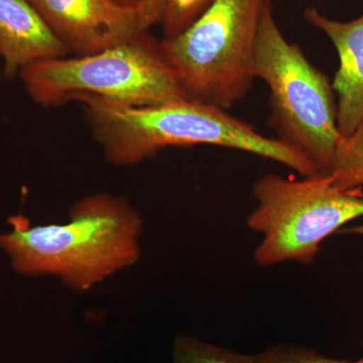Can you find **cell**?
Wrapping results in <instances>:
<instances>
[{
    "mask_svg": "<svg viewBox=\"0 0 363 363\" xmlns=\"http://www.w3.org/2000/svg\"><path fill=\"white\" fill-rule=\"evenodd\" d=\"M255 363H347L317 351L291 344H279L255 354Z\"/></svg>",
    "mask_w": 363,
    "mask_h": 363,
    "instance_id": "13",
    "label": "cell"
},
{
    "mask_svg": "<svg viewBox=\"0 0 363 363\" xmlns=\"http://www.w3.org/2000/svg\"><path fill=\"white\" fill-rule=\"evenodd\" d=\"M255 357L188 335L179 336L174 343L173 363H255Z\"/></svg>",
    "mask_w": 363,
    "mask_h": 363,
    "instance_id": "11",
    "label": "cell"
},
{
    "mask_svg": "<svg viewBox=\"0 0 363 363\" xmlns=\"http://www.w3.org/2000/svg\"><path fill=\"white\" fill-rule=\"evenodd\" d=\"M117 1H118V0H117Z\"/></svg>",
    "mask_w": 363,
    "mask_h": 363,
    "instance_id": "19",
    "label": "cell"
},
{
    "mask_svg": "<svg viewBox=\"0 0 363 363\" xmlns=\"http://www.w3.org/2000/svg\"><path fill=\"white\" fill-rule=\"evenodd\" d=\"M347 363H363V357L358 359L357 362H347Z\"/></svg>",
    "mask_w": 363,
    "mask_h": 363,
    "instance_id": "18",
    "label": "cell"
},
{
    "mask_svg": "<svg viewBox=\"0 0 363 363\" xmlns=\"http://www.w3.org/2000/svg\"><path fill=\"white\" fill-rule=\"evenodd\" d=\"M119 2L124 4H135L138 0H118Z\"/></svg>",
    "mask_w": 363,
    "mask_h": 363,
    "instance_id": "16",
    "label": "cell"
},
{
    "mask_svg": "<svg viewBox=\"0 0 363 363\" xmlns=\"http://www.w3.org/2000/svg\"><path fill=\"white\" fill-rule=\"evenodd\" d=\"M166 4L167 0H138L142 11L143 25L147 30L162 21Z\"/></svg>",
    "mask_w": 363,
    "mask_h": 363,
    "instance_id": "14",
    "label": "cell"
},
{
    "mask_svg": "<svg viewBox=\"0 0 363 363\" xmlns=\"http://www.w3.org/2000/svg\"><path fill=\"white\" fill-rule=\"evenodd\" d=\"M70 54L28 0H0V58L4 75Z\"/></svg>",
    "mask_w": 363,
    "mask_h": 363,
    "instance_id": "9",
    "label": "cell"
},
{
    "mask_svg": "<svg viewBox=\"0 0 363 363\" xmlns=\"http://www.w3.org/2000/svg\"><path fill=\"white\" fill-rule=\"evenodd\" d=\"M18 77L30 99L45 107L85 96L133 106L189 99L161 45L145 32L97 54L38 62Z\"/></svg>",
    "mask_w": 363,
    "mask_h": 363,
    "instance_id": "4",
    "label": "cell"
},
{
    "mask_svg": "<svg viewBox=\"0 0 363 363\" xmlns=\"http://www.w3.org/2000/svg\"><path fill=\"white\" fill-rule=\"evenodd\" d=\"M257 206L247 225L262 235L257 264H310L327 238L363 216V188L341 189L329 175L301 180L269 174L252 186Z\"/></svg>",
    "mask_w": 363,
    "mask_h": 363,
    "instance_id": "6",
    "label": "cell"
},
{
    "mask_svg": "<svg viewBox=\"0 0 363 363\" xmlns=\"http://www.w3.org/2000/svg\"><path fill=\"white\" fill-rule=\"evenodd\" d=\"M304 18L324 33L337 51L338 70L332 87L337 99V124L348 138L363 119V13L352 21L334 20L317 7H307Z\"/></svg>",
    "mask_w": 363,
    "mask_h": 363,
    "instance_id": "8",
    "label": "cell"
},
{
    "mask_svg": "<svg viewBox=\"0 0 363 363\" xmlns=\"http://www.w3.org/2000/svg\"><path fill=\"white\" fill-rule=\"evenodd\" d=\"M341 233L346 234H354V235H362L363 236V223L359 225L347 227L340 230Z\"/></svg>",
    "mask_w": 363,
    "mask_h": 363,
    "instance_id": "15",
    "label": "cell"
},
{
    "mask_svg": "<svg viewBox=\"0 0 363 363\" xmlns=\"http://www.w3.org/2000/svg\"><path fill=\"white\" fill-rule=\"evenodd\" d=\"M267 0H213L161 50L189 99L231 108L255 79V45Z\"/></svg>",
    "mask_w": 363,
    "mask_h": 363,
    "instance_id": "5",
    "label": "cell"
},
{
    "mask_svg": "<svg viewBox=\"0 0 363 363\" xmlns=\"http://www.w3.org/2000/svg\"><path fill=\"white\" fill-rule=\"evenodd\" d=\"M213 0H167L162 23L166 38L178 35L193 23Z\"/></svg>",
    "mask_w": 363,
    "mask_h": 363,
    "instance_id": "12",
    "label": "cell"
},
{
    "mask_svg": "<svg viewBox=\"0 0 363 363\" xmlns=\"http://www.w3.org/2000/svg\"><path fill=\"white\" fill-rule=\"evenodd\" d=\"M9 222L0 250L16 272L57 277L75 290H89L140 257L142 219L128 202L108 194L81 200L67 223L32 225L23 215Z\"/></svg>",
    "mask_w": 363,
    "mask_h": 363,
    "instance_id": "2",
    "label": "cell"
},
{
    "mask_svg": "<svg viewBox=\"0 0 363 363\" xmlns=\"http://www.w3.org/2000/svg\"><path fill=\"white\" fill-rule=\"evenodd\" d=\"M52 33L77 56L111 49L147 32L138 2L28 0Z\"/></svg>",
    "mask_w": 363,
    "mask_h": 363,
    "instance_id": "7",
    "label": "cell"
},
{
    "mask_svg": "<svg viewBox=\"0 0 363 363\" xmlns=\"http://www.w3.org/2000/svg\"><path fill=\"white\" fill-rule=\"evenodd\" d=\"M4 75V66H2L1 58H0V78Z\"/></svg>",
    "mask_w": 363,
    "mask_h": 363,
    "instance_id": "17",
    "label": "cell"
},
{
    "mask_svg": "<svg viewBox=\"0 0 363 363\" xmlns=\"http://www.w3.org/2000/svg\"><path fill=\"white\" fill-rule=\"evenodd\" d=\"M255 69V77L271 90L269 123L278 140L311 162L321 175H328L344 140L336 94L328 77L286 39L271 0L260 18Z\"/></svg>",
    "mask_w": 363,
    "mask_h": 363,
    "instance_id": "3",
    "label": "cell"
},
{
    "mask_svg": "<svg viewBox=\"0 0 363 363\" xmlns=\"http://www.w3.org/2000/svg\"><path fill=\"white\" fill-rule=\"evenodd\" d=\"M341 189L363 187V119L337 150L330 173Z\"/></svg>",
    "mask_w": 363,
    "mask_h": 363,
    "instance_id": "10",
    "label": "cell"
},
{
    "mask_svg": "<svg viewBox=\"0 0 363 363\" xmlns=\"http://www.w3.org/2000/svg\"><path fill=\"white\" fill-rule=\"evenodd\" d=\"M77 102L105 157L118 166L138 164L166 147L207 145L257 155L303 177L321 175L292 147L213 105L183 99L133 106L93 96Z\"/></svg>",
    "mask_w": 363,
    "mask_h": 363,
    "instance_id": "1",
    "label": "cell"
}]
</instances>
